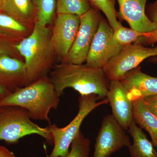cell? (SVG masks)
<instances>
[{"instance_id":"cell-1","label":"cell","mask_w":157,"mask_h":157,"mask_svg":"<svg viewBox=\"0 0 157 157\" xmlns=\"http://www.w3.org/2000/svg\"><path fill=\"white\" fill-rule=\"evenodd\" d=\"M52 69L49 78L59 97L70 88L80 95L94 94L102 99L106 98L110 81L102 68L62 63Z\"/></svg>"},{"instance_id":"cell-12","label":"cell","mask_w":157,"mask_h":157,"mask_svg":"<svg viewBox=\"0 0 157 157\" xmlns=\"http://www.w3.org/2000/svg\"><path fill=\"white\" fill-rule=\"evenodd\" d=\"M119 11L118 17L126 21L131 29L140 33L156 29L157 25L147 15L145 7L147 0H117Z\"/></svg>"},{"instance_id":"cell-22","label":"cell","mask_w":157,"mask_h":157,"mask_svg":"<svg viewBox=\"0 0 157 157\" xmlns=\"http://www.w3.org/2000/svg\"><path fill=\"white\" fill-rule=\"evenodd\" d=\"M91 7L101 11L113 31L122 25L117 20L118 12L115 9V0H88Z\"/></svg>"},{"instance_id":"cell-17","label":"cell","mask_w":157,"mask_h":157,"mask_svg":"<svg viewBox=\"0 0 157 157\" xmlns=\"http://www.w3.org/2000/svg\"><path fill=\"white\" fill-rule=\"evenodd\" d=\"M2 12L27 27L36 22V11L32 0H7Z\"/></svg>"},{"instance_id":"cell-8","label":"cell","mask_w":157,"mask_h":157,"mask_svg":"<svg viewBox=\"0 0 157 157\" xmlns=\"http://www.w3.org/2000/svg\"><path fill=\"white\" fill-rule=\"evenodd\" d=\"M80 17L78 33L64 63L81 64L86 61L92 42L102 16L99 10L91 7Z\"/></svg>"},{"instance_id":"cell-27","label":"cell","mask_w":157,"mask_h":157,"mask_svg":"<svg viewBox=\"0 0 157 157\" xmlns=\"http://www.w3.org/2000/svg\"><path fill=\"white\" fill-rule=\"evenodd\" d=\"M0 157H15L14 154L5 147L0 145Z\"/></svg>"},{"instance_id":"cell-10","label":"cell","mask_w":157,"mask_h":157,"mask_svg":"<svg viewBox=\"0 0 157 157\" xmlns=\"http://www.w3.org/2000/svg\"><path fill=\"white\" fill-rule=\"evenodd\" d=\"M57 14L51 32V42L55 55L64 63L78 33L80 17L73 14Z\"/></svg>"},{"instance_id":"cell-15","label":"cell","mask_w":157,"mask_h":157,"mask_svg":"<svg viewBox=\"0 0 157 157\" xmlns=\"http://www.w3.org/2000/svg\"><path fill=\"white\" fill-rule=\"evenodd\" d=\"M133 118L137 125L148 132L152 143L157 149V115L150 109L143 99L133 101Z\"/></svg>"},{"instance_id":"cell-29","label":"cell","mask_w":157,"mask_h":157,"mask_svg":"<svg viewBox=\"0 0 157 157\" xmlns=\"http://www.w3.org/2000/svg\"><path fill=\"white\" fill-rule=\"evenodd\" d=\"M7 1V0H0V11L1 12L2 11L3 7Z\"/></svg>"},{"instance_id":"cell-24","label":"cell","mask_w":157,"mask_h":157,"mask_svg":"<svg viewBox=\"0 0 157 157\" xmlns=\"http://www.w3.org/2000/svg\"><path fill=\"white\" fill-rule=\"evenodd\" d=\"M18 42L0 34V56L7 55L20 59L21 56L15 48Z\"/></svg>"},{"instance_id":"cell-2","label":"cell","mask_w":157,"mask_h":157,"mask_svg":"<svg viewBox=\"0 0 157 157\" xmlns=\"http://www.w3.org/2000/svg\"><path fill=\"white\" fill-rule=\"evenodd\" d=\"M60 97L48 76L18 89L0 101V108L14 106L26 110L31 119L50 123L49 113L56 109Z\"/></svg>"},{"instance_id":"cell-21","label":"cell","mask_w":157,"mask_h":157,"mask_svg":"<svg viewBox=\"0 0 157 157\" xmlns=\"http://www.w3.org/2000/svg\"><path fill=\"white\" fill-rule=\"evenodd\" d=\"M91 8L88 0H56L57 14L81 16Z\"/></svg>"},{"instance_id":"cell-20","label":"cell","mask_w":157,"mask_h":157,"mask_svg":"<svg viewBox=\"0 0 157 157\" xmlns=\"http://www.w3.org/2000/svg\"><path fill=\"white\" fill-rule=\"evenodd\" d=\"M36 11V22L47 26L56 11V0H32Z\"/></svg>"},{"instance_id":"cell-3","label":"cell","mask_w":157,"mask_h":157,"mask_svg":"<svg viewBox=\"0 0 157 157\" xmlns=\"http://www.w3.org/2000/svg\"><path fill=\"white\" fill-rule=\"evenodd\" d=\"M50 29L36 22L31 33L15 45L24 59L26 70V85L47 76L53 68L54 52L51 42Z\"/></svg>"},{"instance_id":"cell-23","label":"cell","mask_w":157,"mask_h":157,"mask_svg":"<svg viewBox=\"0 0 157 157\" xmlns=\"http://www.w3.org/2000/svg\"><path fill=\"white\" fill-rule=\"evenodd\" d=\"M90 147V141L80 131L71 144V149L68 154L59 157H89Z\"/></svg>"},{"instance_id":"cell-11","label":"cell","mask_w":157,"mask_h":157,"mask_svg":"<svg viewBox=\"0 0 157 157\" xmlns=\"http://www.w3.org/2000/svg\"><path fill=\"white\" fill-rule=\"evenodd\" d=\"M106 98L113 117L123 128L128 130L133 118V102L128 97V90L120 81L111 80Z\"/></svg>"},{"instance_id":"cell-9","label":"cell","mask_w":157,"mask_h":157,"mask_svg":"<svg viewBox=\"0 0 157 157\" xmlns=\"http://www.w3.org/2000/svg\"><path fill=\"white\" fill-rule=\"evenodd\" d=\"M131 144L129 136L112 114L104 118L96 138L91 157H109L124 147Z\"/></svg>"},{"instance_id":"cell-13","label":"cell","mask_w":157,"mask_h":157,"mask_svg":"<svg viewBox=\"0 0 157 157\" xmlns=\"http://www.w3.org/2000/svg\"><path fill=\"white\" fill-rule=\"evenodd\" d=\"M128 91V97L133 101L157 95V78L143 73L137 67L127 73L120 80Z\"/></svg>"},{"instance_id":"cell-14","label":"cell","mask_w":157,"mask_h":157,"mask_svg":"<svg viewBox=\"0 0 157 157\" xmlns=\"http://www.w3.org/2000/svg\"><path fill=\"white\" fill-rule=\"evenodd\" d=\"M26 81L24 62L7 55L0 56V86L12 93L25 86Z\"/></svg>"},{"instance_id":"cell-7","label":"cell","mask_w":157,"mask_h":157,"mask_svg":"<svg viewBox=\"0 0 157 157\" xmlns=\"http://www.w3.org/2000/svg\"><path fill=\"white\" fill-rule=\"evenodd\" d=\"M114 39L113 30L107 21L101 17L86 58V64L102 68L123 48Z\"/></svg>"},{"instance_id":"cell-5","label":"cell","mask_w":157,"mask_h":157,"mask_svg":"<svg viewBox=\"0 0 157 157\" xmlns=\"http://www.w3.org/2000/svg\"><path fill=\"white\" fill-rule=\"evenodd\" d=\"M31 135L52 140L48 126L42 128L33 122L25 109L14 106L0 108V140L14 143Z\"/></svg>"},{"instance_id":"cell-6","label":"cell","mask_w":157,"mask_h":157,"mask_svg":"<svg viewBox=\"0 0 157 157\" xmlns=\"http://www.w3.org/2000/svg\"><path fill=\"white\" fill-rule=\"evenodd\" d=\"M155 56H157V45L151 48L140 43H132L125 45L104 66L103 70L109 81H120L127 73L137 68L144 60Z\"/></svg>"},{"instance_id":"cell-28","label":"cell","mask_w":157,"mask_h":157,"mask_svg":"<svg viewBox=\"0 0 157 157\" xmlns=\"http://www.w3.org/2000/svg\"><path fill=\"white\" fill-rule=\"evenodd\" d=\"M11 93L9 90L0 86V101Z\"/></svg>"},{"instance_id":"cell-18","label":"cell","mask_w":157,"mask_h":157,"mask_svg":"<svg viewBox=\"0 0 157 157\" xmlns=\"http://www.w3.org/2000/svg\"><path fill=\"white\" fill-rule=\"evenodd\" d=\"M113 37L119 44L124 46L132 43L155 44L157 43V29L148 33H140L122 25L113 31Z\"/></svg>"},{"instance_id":"cell-25","label":"cell","mask_w":157,"mask_h":157,"mask_svg":"<svg viewBox=\"0 0 157 157\" xmlns=\"http://www.w3.org/2000/svg\"><path fill=\"white\" fill-rule=\"evenodd\" d=\"M146 13L150 20L157 25V0L149 4Z\"/></svg>"},{"instance_id":"cell-16","label":"cell","mask_w":157,"mask_h":157,"mask_svg":"<svg viewBox=\"0 0 157 157\" xmlns=\"http://www.w3.org/2000/svg\"><path fill=\"white\" fill-rule=\"evenodd\" d=\"M128 132L133 140V143L128 147L131 157H157L154 145L134 120Z\"/></svg>"},{"instance_id":"cell-26","label":"cell","mask_w":157,"mask_h":157,"mask_svg":"<svg viewBox=\"0 0 157 157\" xmlns=\"http://www.w3.org/2000/svg\"><path fill=\"white\" fill-rule=\"evenodd\" d=\"M143 100L150 109L157 115V95L146 97Z\"/></svg>"},{"instance_id":"cell-30","label":"cell","mask_w":157,"mask_h":157,"mask_svg":"<svg viewBox=\"0 0 157 157\" xmlns=\"http://www.w3.org/2000/svg\"><path fill=\"white\" fill-rule=\"evenodd\" d=\"M153 61H156L157 62V57L155 58L152 59Z\"/></svg>"},{"instance_id":"cell-4","label":"cell","mask_w":157,"mask_h":157,"mask_svg":"<svg viewBox=\"0 0 157 157\" xmlns=\"http://www.w3.org/2000/svg\"><path fill=\"white\" fill-rule=\"evenodd\" d=\"M102 99L97 95H80L78 98V111L75 118L63 128H59L55 124L48 125L54 143V147L47 157H64L69 153V147L80 132V127L85 118L97 107L107 104V98Z\"/></svg>"},{"instance_id":"cell-19","label":"cell","mask_w":157,"mask_h":157,"mask_svg":"<svg viewBox=\"0 0 157 157\" xmlns=\"http://www.w3.org/2000/svg\"><path fill=\"white\" fill-rule=\"evenodd\" d=\"M28 27L4 12L0 11V34L19 42L27 37Z\"/></svg>"}]
</instances>
